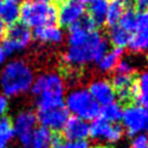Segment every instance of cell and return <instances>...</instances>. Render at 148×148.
I'll use <instances>...</instances> for the list:
<instances>
[{
    "mask_svg": "<svg viewBox=\"0 0 148 148\" xmlns=\"http://www.w3.org/2000/svg\"><path fill=\"white\" fill-rule=\"evenodd\" d=\"M65 88L64 77L56 72L44 73L35 77L30 90L35 96L38 112L64 106Z\"/></svg>",
    "mask_w": 148,
    "mask_h": 148,
    "instance_id": "1",
    "label": "cell"
},
{
    "mask_svg": "<svg viewBox=\"0 0 148 148\" xmlns=\"http://www.w3.org/2000/svg\"><path fill=\"white\" fill-rule=\"evenodd\" d=\"M35 74L23 59L8 60L0 71V87L5 96L15 97L30 90Z\"/></svg>",
    "mask_w": 148,
    "mask_h": 148,
    "instance_id": "2",
    "label": "cell"
},
{
    "mask_svg": "<svg viewBox=\"0 0 148 148\" xmlns=\"http://www.w3.org/2000/svg\"><path fill=\"white\" fill-rule=\"evenodd\" d=\"M108 50V40L97 30H94L83 42L68 46L62 56V60L71 67H82L94 61L97 62Z\"/></svg>",
    "mask_w": 148,
    "mask_h": 148,
    "instance_id": "3",
    "label": "cell"
},
{
    "mask_svg": "<svg viewBox=\"0 0 148 148\" xmlns=\"http://www.w3.org/2000/svg\"><path fill=\"white\" fill-rule=\"evenodd\" d=\"M20 20L22 21V24L29 29L56 24L57 8L50 2L40 0H25L20 6Z\"/></svg>",
    "mask_w": 148,
    "mask_h": 148,
    "instance_id": "4",
    "label": "cell"
},
{
    "mask_svg": "<svg viewBox=\"0 0 148 148\" xmlns=\"http://www.w3.org/2000/svg\"><path fill=\"white\" fill-rule=\"evenodd\" d=\"M65 108L74 117L83 120H94L99 114V105L86 88H73L65 95Z\"/></svg>",
    "mask_w": 148,
    "mask_h": 148,
    "instance_id": "5",
    "label": "cell"
},
{
    "mask_svg": "<svg viewBox=\"0 0 148 148\" xmlns=\"http://www.w3.org/2000/svg\"><path fill=\"white\" fill-rule=\"evenodd\" d=\"M121 121L127 135H138L140 132L147 128L148 110L138 104H128L123 110Z\"/></svg>",
    "mask_w": 148,
    "mask_h": 148,
    "instance_id": "6",
    "label": "cell"
},
{
    "mask_svg": "<svg viewBox=\"0 0 148 148\" xmlns=\"http://www.w3.org/2000/svg\"><path fill=\"white\" fill-rule=\"evenodd\" d=\"M128 49L135 53L148 51V10H140L136 15V24L131 32Z\"/></svg>",
    "mask_w": 148,
    "mask_h": 148,
    "instance_id": "7",
    "label": "cell"
},
{
    "mask_svg": "<svg viewBox=\"0 0 148 148\" xmlns=\"http://www.w3.org/2000/svg\"><path fill=\"white\" fill-rule=\"evenodd\" d=\"M32 39V32L28 27H25L22 23H15L10 25L6 32V38L2 40L10 51L18 52L24 49H27Z\"/></svg>",
    "mask_w": 148,
    "mask_h": 148,
    "instance_id": "8",
    "label": "cell"
},
{
    "mask_svg": "<svg viewBox=\"0 0 148 148\" xmlns=\"http://www.w3.org/2000/svg\"><path fill=\"white\" fill-rule=\"evenodd\" d=\"M124 130L118 124H111L102 118H96L89 125V135L92 139H104L110 142H116L121 139Z\"/></svg>",
    "mask_w": 148,
    "mask_h": 148,
    "instance_id": "9",
    "label": "cell"
},
{
    "mask_svg": "<svg viewBox=\"0 0 148 148\" xmlns=\"http://www.w3.org/2000/svg\"><path fill=\"white\" fill-rule=\"evenodd\" d=\"M37 118L43 127L47 128L51 132H59L64 128L69 116L65 106H59L54 109L39 111Z\"/></svg>",
    "mask_w": 148,
    "mask_h": 148,
    "instance_id": "10",
    "label": "cell"
},
{
    "mask_svg": "<svg viewBox=\"0 0 148 148\" xmlns=\"http://www.w3.org/2000/svg\"><path fill=\"white\" fill-rule=\"evenodd\" d=\"M38 123L37 114L31 110H23L18 112L13 121L14 133L20 139L21 143L24 145L34 130L36 128V125Z\"/></svg>",
    "mask_w": 148,
    "mask_h": 148,
    "instance_id": "11",
    "label": "cell"
},
{
    "mask_svg": "<svg viewBox=\"0 0 148 148\" xmlns=\"http://www.w3.org/2000/svg\"><path fill=\"white\" fill-rule=\"evenodd\" d=\"M84 5L76 0H65L57 9V20L64 27H71L84 16Z\"/></svg>",
    "mask_w": 148,
    "mask_h": 148,
    "instance_id": "12",
    "label": "cell"
},
{
    "mask_svg": "<svg viewBox=\"0 0 148 148\" xmlns=\"http://www.w3.org/2000/svg\"><path fill=\"white\" fill-rule=\"evenodd\" d=\"M88 91L98 105H105L114 102L116 91L109 80L95 79L89 83Z\"/></svg>",
    "mask_w": 148,
    "mask_h": 148,
    "instance_id": "13",
    "label": "cell"
},
{
    "mask_svg": "<svg viewBox=\"0 0 148 148\" xmlns=\"http://www.w3.org/2000/svg\"><path fill=\"white\" fill-rule=\"evenodd\" d=\"M89 136V124L77 117H69L62 128V138L68 141H80Z\"/></svg>",
    "mask_w": 148,
    "mask_h": 148,
    "instance_id": "14",
    "label": "cell"
},
{
    "mask_svg": "<svg viewBox=\"0 0 148 148\" xmlns=\"http://www.w3.org/2000/svg\"><path fill=\"white\" fill-rule=\"evenodd\" d=\"M111 84L116 91V95L119 97L121 102H131L132 99H134V94H133L134 79L132 75L116 73L112 76Z\"/></svg>",
    "mask_w": 148,
    "mask_h": 148,
    "instance_id": "15",
    "label": "cell"
},
{
    "mask_svg": "<svg viewBox=\"0 0 148 148\" xmlns=\"http://www.w3.org/2000/svg\"><path fill=\"white\" fill-rule=\"evenodd\" d=\"M32 37L43 44H59L64 39V31L57 24H47L36 28Z\"/></svg>",
    "mask_w": 148,
    "mask_h": 148,
    "instance_id": "16",
    "label": "cell"
},
{
    "mask_svg": "<svg viewBox=\"0 0 148 148\" xmlns=\"http://www.w3.org/2000/svg\"><path fill=\"white\" fill-rule=\"evenodd\" d=\"M133 94L136 104L148 110V69L142 71L134 80Z\"/></svg>",
    "mask_w": 148,
    "mask_h": 148,
    "instance_id": "17",
    "label": "cell"
},
{
    "mask_svg": "<svg viewBox=\"0 0 148 148\" xmlns=\"http://www.w3.org/2000/svg\"><path fill=\"white\" fill-rule=\"evenodd\" d=\"M52 132L40 126L34 130L28 141L23 145L24 148H51Z\"/></svg>",
    "mask_w": 148,
    "mask_h": 148,
    "instance_id": "18",
    "label": "cell"
},
{
    "mask_svg": "<svg viewBox=\"0 0 148 148\" xmlns=\"http://www.w3.org/2000/svg\"><path fill=\"white\" fill-rule=\"evenodd\" d=\"M0 18L7 25L17 23L20 18V3L16 0H2L0 6Z\"/></svg>",
    "mask_w": 148,
    "mask_h": 148,
    "instance_id": "19",
    "label": "cell"
},
{
    "mask_svg": "<svg viewBox=\"0 0 148 148\" xmlns=\"http://www.w3.org/2000/svg\"><path fill=\"white\" fill-rule=\"evenodd\" d=\"M123 56V50L121 49H111L108 50L97 61V67L101 72L108 73L111 72L112 69H116V66L118 65L119 60L121 59Z\"/></svg>",
    "mask_w": 148,
    "mask_h": 148,
    "instance_id": "20",
    "label": "cell"
},
{
    "mask_svg": "<svg viewBox=\"0 0 148 148\" xmlns=\"http://www.w3.org/2000/svg\"><path fill=\"white\" fill-rule=\"evenodd\" d=\"M125 9H126V3L124 0H109L108 8H106L105 23L110 27L117 25Z\"/></svg>",
    "mask_w": 148,
    "mask_h": 148,
    "instance_id": "21",
    "label": "cell"
},
{
    "mask_svg": "<svg viewBox=\"0 0 148 148\" xmlns=\"http://www.w3.org/2000/svg\"><path fill=\"white\" fill-rule=\"evenodd\" d=\"M123 110L124 109L120 103L112 102V103L102 105V108H99V114H101V118L104 119L105 121L116 124L119 120H121Z\"/></svg>",
    "mask_w": 148,
    "mask_h": 148,
    "instance_id": "22",
    "label": "cell"
},
{
    "mask_svg": "<svg viewBox=\"0 0 148 148\" xmlns=\"http://www.w3.org/2000/svg\"><path fill=\"white\" fill-rule=\"evenodd\" d=\"M130 36H131L130 32H127L126 30H124L123 28H120L117 24V25L110 27L108 38H109V42L112 44L113 47L121 49L123 50V47H125V46L128 45Z\"/></svg>",
    "mask_w": 148,
    "mask_h": 148,
    "instance_id": "23",
    "label": "cell"
},
{
    "mask_svg": "<svg viewBox=\"0 0 148 148\" xmlns=\"http://www.w3.org/2000/svg\"><path fill=\"white\" fill-rule=\"evenodd\" d=\"M106 8H108V0H98L89 6V17L95 23V25H102L105 23L106 16Z\"/></svg>",
    "mask_w": 148,
    "mask_h": 148,
    "instance_id": "24",
    "label": "cell"
},
{
    "mask_svg": "<svg viewBox=\"0 0 148 148\" xmlns=\"http://www.w3.org/2000/svg\"><path fill=\"white\" fill-rule=\"evenodd\" d=\"M136 15H138V12H135L133 8H126L118 22V25L131 34L134 30L136 24Z\"/></svg>",
    "mask_w": 148,
    "mask_h": 148,
    "instance_id": "25",
    "label": "cell"
},
{
    "mask_svg": "<svg viewBox=\"0 0 148 148\" xmlns=\"http://www.w3.org/2000/svg\"><path fill=\"white\" fill-rule=\"evenodd\" d=\"M14 127L13 121L8 117H0V143H5L10 141L14 136Z\"/></svg>",
    "mask_w": 148,
    "mask_h": 148,
    "instance_id": "26",
    "label": "cell"
},
{
    "mask_svg": "<svg viewBox=\"0 0 148 148\" xmlns=\"http://www.w3.org/2000/svg\"><path fill=\"white\" fill-rule=\"evenodd\" d=\"M116 71L117 73H120V74L132 75L134 71V64L130 59H120L118 65L116 66Z\"/></svg>",
    "mask_w": 148,
    "mask_h": 148,
    "instance_id": "27",
    "label": "cell"
},
{
    "mask_svg": "<svg viewBox=\"0 0 148 148\" xmlns=\"http://www.w3.org/2000/svg\"><path fill=\"white\" fill-rule=\"evenodd\" d=\"M56 148H89V143L86 140H80V141L62 140Z\"/></svg>",
    "mask_w": 148,
    "mask_h": 148,
    "instance_id": "28",
    "label": "cell"
},
{
    "mask_svg": "<svg viewBox=\"0 0 148 148\" xmlns=\"http://www.w3.org/2000/svg\"><path fill=\"white\" fill-rule=\"evenodd\" d=\"M130 148H148V136L146 134H138L133 139Z\"/></svg>",
    "mask_w": 148,
    "mask_h": 148,
    "instance_id": "29",
    "label": "cell"
},
{
    "mask_svg": "<svg viewBox=\"0 0 148 148\" xmlns=\"http://www.w3.org/2000/svg\"><path fill=\"white\" fill-rule=\"evenodd\" d=\"M12 54H13V52L10 51V49L2 42L0 44V65H5Z\"/></svg>",
    "mask_w": 148,
    "mask_h": 148,
    "instance_id": "30",
    "label": "cell"
},
{
    "mask_svg": "<svg viewBox=\"0 0 148 148\" xmlns=\"http://www.w3.org/2000/svg\"><path fill=\"white\" fill-rule=\"evenodd\" d=\"M8 110V99L5 95L0 94V117H2Z\"/></svg>",
    "mask_w": 148,
    "mask_h": 148,
    "instance_id": "31",
    "label": "cell"
},
{
    "mask_svg": "<svg viewBox=\"0 0 148 148\" xmlns=\"http://www.w3.org/2000/svg\"><path fill=\"white\" fill-rule=\"evenodd\" d=\"M135 5L140 10H147L148 8V0H135Z\"/></svg>",
    "mask_w": 148,
    "mask_h": 148,
    "instance_id": "32",
    "label": "cell"
},
{
    "mask_svg": "<svg viewBox=\"0 0 148 148\" xmlns=\"http://www.w3.org/2000/svg\"><path fill=\"white\" fill-rule=\"evenodd\" d=\"M6 32H7L6 24H5V23H3V21L0 18V40L6 36Z\"/></svg>",
    "mask_w": 148,
    "mask_h": 148,
    "instance_id": "33",
    "label": "cell"
},
{
    "mask_svg": "<svg viewBox=\"0 0 148 148\" xmlns=\"http://www.w3.org/2000/svg\"><path fill=\"white\" fill-rule=\"evenodd\" d=\"M76 1H79V2H81V3H92V2H95V1H98V0H76Z\"/></svg>",
    "mask_w": 148,
    "mask_h": 148,
    "instance_id": "34",
    "label": "cell"
},
{
    "mask_svg": "<svg viewBox=\"0 0 148 148\" xmlns=\"http://www.w3.org/2000/svg\"><path fill=\"white\" fill-rule=\"evenodd\" d=\"M0 148H7V146L5 143H0Z\"/></svg>",
    "mask_w": 148,
    "mask_h": 148,
    "instance_id": "35",
    "label": "cell"
},
{
    "mask_svg": "<svg viewBox=\"0 0 148 148\" xmlns=\"http://www.w3.org/2000/svg\"><path fill=\"white\" fill-rule=\"evenodd\" d=\"M92 148H103V146H96V147H92Z\"/></svg>",
    "mask_w": 148,
    "mask_h": 148,
    "instance_id": "36",
    "label": "cell"
},
{
    "mask_svg": "<svg viewBox=\"0 0 148 148\" xmlns=\"http://www.w3.org/2000/svg\"><path fill=\"white\" fill-rule=\"evenodd\" d=\"M40 1H45V2H50L51 0H40Z\"/></svg>",
    "mask_w": 148,
    "mask_h": 148,
    "instance_id": "37",
    "label": "cell"
},
{
    "mask_svg": "<svg viewBox=\"0 0 148 148\" xmlns=\"http://www.w3.org/2000/svg\"><path fill=\"white\" fill-rule=\"evenodd\" d=\"M16 1H25V0H16Z\"/></svg>",
    "mask_w": 148,
    "mask_h": 148,
    "instance_id": "38",
    "label": "cell"
},
{
    "mask_svg": "<svg viewBox=\"0 0 148 148\" xmlns=\"http://www.w3.org/2000/svg\"><path fill=\"white\" fill-rule=\"evenodd\" d=\"M1 3H2V0H0V6H1Z\"/></svg>",
    "mask_w": 148,
    "mask_h": 148,
    "instance_id": "39",
    "label": "cell"
},
{
    "mask_svg": "<svg viewBox=\"0 0 148 148\" xmlns=\"http://www.w3.org/2000/svg\"><path fill=\"white\" fill-rule=\"evenodd\" d=\"M147 128H148V124H147Z\"/></svg>",
    "mask_w": 148,
    "mask_h": 148,
    "instance_id": "40",
    "label": "cell"
},
{
    "mask_svg": "<svg viewBox=\"0 0 148 148\" xmlns=\"http://www.w3.org/2000/svg\"><path fill=\"white\" fill-rule=\"evenodd\" d=\"M124 1H126V0H124Z\"/></svg>",
    "mask_w": 148,
    "mask_h": 148,
    "instance_id": "41",
    "label": "cell"
}]
</instances>
